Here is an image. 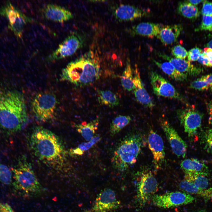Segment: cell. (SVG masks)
Here are the masks:
<instances>
[{
  "label": "cell",
  "mask_w": 212,
  "mask_h": 212,
  "mask_svg": "<svg viewBox=\"0 0 212 212\" xmlns=\"http://www.w3.org/2000/svg\"><path fill=\"white\" fill-rule=\"evenodd\" d=\"M29 144L33 155L47 166L58 170L66 167L67 152L61 140L51 131L36 127L31 134Z\"/></svg>",
  "instance_id": "cell-1"
},
{
  "label": "cell",
  "mask_w": 212,
  "mask_h": 212,
  "mask_svg": "<svg viewBox=\"0 0 212 212\" xmlns=\"http://www.w3.org/2000/svg\"><path fill=\"white\" fill-rule=\"evenodd\" d=\"M28 120L23 95L15 90L0 91V126L8 131L17 132Z\"/></svg>",
  "instance_id": "cell-2"
},
{
  "label": "cell",
  "mask_w": 212,
  "mask_h": 212,
  "mask_svg": "<svg viewBox=\"0 0 212 212\" xmlns=\"http://www.w3.org/2000/svg\"><path fill=\"white\" fill-rule=\"evenodd\" d=\"M99 58L96 52L90 50L70 62L62 70L61 79L80 87L92 84L100 76Z\"/></svg>",
  "instance_id": "cell-3"
},
{
  "label": "cell",
  "mask_w": 212,
  "mask_h": 212,
  "mask_svg": "<svg viewBox=\"0 0 212 212\" xmlns=\"http://www.w3.org/2000/svg\"><path fill=\"white\" fill-rule=\"evenodd\" d=\"M15 189L28 196L42 193L44 188L38 180L31 165L25 158L19 160L16 167L12 168Z\"/></svg>",
  "instance_id": "cell-4"
},
{
  "label": "cell",
  "mask_w": 212,
  "mask_h": 212,
  "mask_svg": "<svg viewBox=\"0 0 212 212\" xmlns=\"http://www.w3.org/2000/svg\"><path fill=\"white\" fill-rule=\"evenodd\" d=\"M140 138L136 136L125 138L115 150L111 162L113 167L123 171L136 161L141 150Z\"/></svg>",
  "instance_id": "cell-5"
},
{
  "label": "cell",
  "mask_w": 212,
  "mask_h": 212,
  "mask_svg": "<svg viewBox=\"0 0 212 212\" xmlns=\"http://www.w3.org/2000/svg\"><path fill=\"white\" fill-rule=\"evenodd\" d=\"M57 101L56 96L49 92L38 93L31 102V109L39 121L45 122L52 119L56 111Z\"/></svg>",
  "instance_id": "cell-6"
},
{
  "label": "cell",
  "mask_w": 212,
  "mask_h": 212,
  "mask_svg": "<svg viewBox=\"0 0 212 212\" xmlns=\"http://www.w3.org/2000/svg\"><path fill=\"white\" fill-rule=\"evenodd\" d=\"M84 40L77 33L73 32L70 33L57 49L48 57L47 60L54 61L72 56L82 47Z\"/></svg>",
  "instance_id": "cell-7"
},
{
  "label": "cell",
  "mask_w": 212,
  "mask_h": 212,
  "mask_svg": "<svg viewBox=\"0 0 212 212\" xmlns=\"http://www.w3.org/2000/svg\"><path fill=\"white\" fill-rule=\"evenodd\" d=\"M195 199L187 193L175 191L153 196L150 201L153 205L168 208L192 203Z\"/></svg>",
  "instance_id": "cell-8"
},
{
  "label": "cell",
  "mask_w": 212,
  "mask_h": 212,
  "mask_svg": "<svg viewBox=\"0 0 212 212\" xmlns=\"http://www.w3.org/2000/svg\"><path fill=\"white\" fill-rule=\"evenodd\" d=\"M150 79L153 90L155 95L185 102L183 96L172 84L161 75L156 72L152 71L150 73Z\"/></svg>",
  "instance_id": "cell-9"
},
{
  "label": "cell",
  "mask_w": 212,
  "mask_h": 212,
  "mask_svg": "<svg viewBox=\"0 0 212 212\" xmlns=\"http://www.w3.org/2000/svg\"><path fill=\"white\" fill-rule=\"evenodd\" d=\"M158 185L156 179L150 172L144 173L138 186L137 196L142 205L150 201L158 191Z\"/></svg>",
  "instance_id": "cell-10"
},
{
  "label": "cell",
  "mask_w": 212,
  "mask_h": 212,
  "mask_svg": "<svg viewBox=\"0 0 212 212\" xmlns=\"http://www.w3.org/2000/svg\"><path fill=\"white\" fill-rule=\"evenodd\" d=\"M177 113L185 132L189 137L193 136L201 126L203 114L190 108L179 109Z\"/></svg>",
  "instance_id": "cell-11"
},
{
  "label": "cell",
  "mask_w": 212,
  "mask_h": 212,
  "mask_svg": "<svg viewBox=\"0 0 212 212\" xmlns=\"http://www.w3.org/2000/svg\"><path fill=\"white\" fill-rule=\"evenodd\" d=\"M161 125L173 153L178 157H185L186 144L167 121H162Z\"/></svg>",
  "instance_id": "cell-12"
},
{
  "label": "cell",
  "mask_w": 212,
  "mask_h": 212,
  "mask_svg": "<svg viewBox=\"0 0 212 212\" xmlns=\"http://www.w3.org/2000/svg\"><path fill=\"white\" fill-rule=\"evenodd\" d=\"M118 205L114 191L107 189L102 191L97 197L92 208L94 212H109Z\"/></svg>",
  "instance_id": "cell-13"
},
{
  "label": "cell",
  "mask_w": 212,
  "mask_h": 212,
  "mask_svg": "<svg viewBox=\"0 0 212 212\" xmlns=\"http://www.w3.org/2000/svg\"><path fill=\"white\" fill-rule=\"evenodd\" d=\"M148 11L138 7L128 4H120L114 9L113 14L120 21H130L146 16Z\"/></svg>",
  "instance_id": "cell-14"
},
{
  "label": "cell",
  "mask_w": 212,
  "mask_h": 212,
  "mask_svg": "<svg viewBox=\"0 0 212 212\" xmlns=\"http://www.w3.org/2000/svg\"><path fill=\"white\" fill-rule=\"evenodd\" d=\"M134 73L133 82L135 88L134 92L136 99L144 106L150 108H153L155 106V104L144 87L139 71L136 66L134 70Z\"/></svg>",
  "instance_id": "cell-15"
},
{
  "label": "cell",
  "mask_w": 212,
  "mask_h": 212,
  "mask_svg": "<svg viewBox=\"0 0 212 212\" xmlns=\"http://www.w3.org/2000/svg\"><path fill=\"white\" fill-rule=\"evenodd\" d=\"M43 14L49 20L59 23H63L73 17L72 13L68 9L59 6L48 4L44 8Z\"/></svg>",
  "instance_id": "cell-16"
},
{
  "label": "cell",
  "mask_w": 212,
  "mask_h": 212,
  "mask_svg": "<svg viewBox=\"0 0 212 212\" xmlns=\"http://www.w3.org/2000/svg\"><path fill=\"white\" fill-rule=\"evenodd\" d=\"M148 141L149 148L153 154L155 163L160 164L165 157L164 143L162 138L157 133L151 130L149 133Z\"/></svg>",
  "instance_id": "cell-17"
},
{
  "label": "cell",
  "mask_w": 212,
  "mask_h": 212,
  "mask_svg": "<svg viewBox=\"0 0 212 212\" xmlns=\"http://www.w3.org/2000/svg\"><path fill=\"white\" fill-rule=\"evenodd\" d=\"M158 54L159 57L170 62L180 72L188 75L195 76L199 74L201 72L200 68L195 67L188 60L174 58L161 53Z\"/></svg>",
  "instance_id": "cell-18"
},
{
  "label": "cell",
  "mask_w": 212,
  "mask_h": 212,
  "mask_svg": "<svg viewBox=\"0 0 212 212\" xmlns=\"http://www.w3.org/2000/svg\"><path fill=\"white\" fill-rule=\"evenodd\" d=\"M183 29L180 24L162 25L156 37L165 45H169L175 42Z\"/></svg>",
  "instance_id": "cell-19"
},
{
  "label": "cell",
  "mask_w": 212,
  "mask_h": 212,
  "mask_svg": "<svg viewBox=\"0 0 212 212\" xmlns=\"http://www.w3.org/2000/svg\"><path fill=\"white\" fill-rule=\"evenodd\" d=\"M162 25L149 22H143L132 26L128 30L132 35H139L150 38L157 37Z\"/></svg>",
  "instance_id": "cell-20"
},
{
  "label": "cell",
  "mask_w": 212,
  "mask_h": 212,
  "mask_svg": "<svg viewBox=\"0 0 212 212\" xmlns=\"http://www.w3.org/2000/svg\"><path fill=\"white\" fill-rule=\"evenodd\" d=\"M180 165L185 173H195L206 176L209 174L207 166L203 162L196 159H186L181 162Z\"/></svg>",
  "instance_id": "cell-21"
},
{
  "label": "cell",
  "mask_w": 212,
  "mask_h": 212,
  "mask_svg": "<svg viewBox=\"0 0 212 212\" xmlns=\"http://www.w3.org/2000/svg\"><path fill=\"white\" fill-rule=\"evenodd\" d=\"M99 124V120L96 119L87 123L83 122L77 125L75 127L77 131L88 142L91 140L94 137Z\"/></svg>",
  "instance_id": "cell-22"
},
{
  "label": "cell",
  "mask_w": 212,
  "mask_h": 212,
  "mask_svg": "<svg viewBox=\"0 0 212 212\" xmlns=\"http://www.w3.org/2000/svg\"><path fill=\"white\" fill-rule=\"evenodd\" d=\"M152 60L164 73L173 79L177 81H183L187 79L188 75L178 71L170 62H161L153 59Z\"/></svg>",
  "instance_id": "cell-23"
},
{
  "label": "cell",
  "mask_w": 212,
  "mask_h": 212,
  "mask_svg": "<svg viewBox=\"0 0 212 212\" xmlns=\"http://www.w3.org/2000/svg\"><path fill=\"white\" fill-rule=\"evenodd\" d=\"M177 11L181 15L191 19H196L200 14L197 6L188 3L185 1L179 3L177 7Z\"/></svg>",
  "instance_id": "cell-24"
},
{
  "label": "cell",
  "mask_w": 212,
  "mask_h": 212,
  "mask_svg": "<svg viewBox=\"0 0 212 212\" xmlns=\"http://www.w3.org/2000/svg\"><path fill=\"white\" fill-rule=\"evenodd\" d=\"M98 99L102 105L114 107L119 104V99L117 95L109 90H99L98 92Z\"/></svg>",
  "instance_id": "cell-25"
},
{
  "label": "cell",
  "mask_w": 212,
  "mask_h": 212,
  "mask_svg": "<svg viewBox=\"0 0 212 212\" xmlns=\"http://www.w3.org/2000/svg\"><path fill=\"white\" fill-rule=\"evenodd\" d=\"M180 188L187 193L199 195L205 199H211L210 193L208 189L203 190L197 187L193 183L185 179L179 184Z\"/></svg>",
  "instance_id": "cell-26"
},
{
  "label": "cell",
  "mask_w": 212,
  "mask_h": 212,
  "mask_svg": "<svg viewBox=\"0 0 212 212\" xmlns=\"http://www.w3.org/2000/svg\"><path fill=\"white\" fill-rule=\"evenodd\" d=\"M132 73L130 62L127 61L125 69L120 77V81L123 87L128 91L134 90L135 88Z\"/></svg>",
  "instance_id": "cell-27"
},
{
  "label": "cell",
  "mask_w": 212,
  "mask_h": 212,
  "mask_svg": "<svg viewBox=\"0 0 212 212\" xmlns=\"http://www.w3.org/2000/svg\"><path fill=\"white\" fill-rule=\"evenodd\" d=\"M131 117L128 115H118L112 121L110 131L112 136L119 132L127 126L131 120Z\"/></svg>",
  "instance_id": "cell-28"
},
{
  "label": "cell",
  "mask_w": 212,
  "mask_h": 212,
  "mask_svg": "<svg viewBox=\"0 0 212 212\" xmlns=\"http://www.w3.org/2000/svg\"><path fill=\"white\" fill-rule=\"evenodd\" d=\"M206 176L193 173H185L184 179L193 183L200 189L204 190L208 188L209 182Z\"/></svg>",
  "instance_id": "cell-29"
},
{
  "label": "cell",
  "mask_w": 212,
  "mask_h": 212,
  "mask_svg": "<svg viewBox=\"0 0 212 212\" xmlns=\"http://www.w3.org/2000/svg\"><path fill=\"white\" fill-rule=\"evenodd\" d=\"M101 139V138L99 135H96L91 140L82 143L76 148L70 149L69 154L72 156L82 155L85 151L89 149Z\"/></svg>",
  "instance_id": "cell-30"
},
{
  "label": "cell",
  "mask_w": 212,
  "mask_h": 212,
  "mask_svg": "<svg viewBox=\"0 0 212 212\" xmlns=\"http://www.w3.org/2000/svg\"><path fill=\"white\" fill-rule=\"evenodd\" d=\"M12 181V173L6 165L0 164V182L5 184L9 185Z\"/></svg>",
  "instance_id": "cell-31"
},
{
  "label": "cell",
  "mask_w": 212,
  "mask_h": 212,
  "mask_svg": "<svg viewBox=\"0 0 212 212\" xmlns=\"http://www.w3.org/2000/svg\"><path fill=\"white\" fill-rule=\"evenodd\" d=\"M189 87L195 90L203 91L208 90L210 86L206 81L199 78L192 81Z\"/></svg>",
  "instance_id": "cell-32"
},
{
  "label": "cell",
  "mask_w": 212,
  "mask_h": 212,
  "mask_svg": "<svg viewBox=\"0 0 212 212\" xmlns=\"http://www.w3.org/2000/svg\"><path fill=\"white\" fill-rule=\"evenodd\" d=\"M171 52L175 58L185 59L187 57L188 52L185 48L180 45H175L171 49Z\"/></svg>",
  "instance_id": "cell-33"
},
{
  "label": "cell",
  "mask_w": 212,
  "mask_h": 212,
  "mask_svg": "<svg viewBox=\"0 0 212 212\" xmlns=\"http://www.w3.org/2000/svg\"><path fill=\"white\" fill-rule=\"evenodd\" d=\"M208 30L212 31V16L203 15L201 24L196 31Z\"/></svg>",
  "instance_id": "cell-34"
},
{
  "label": "cell",
  "mask_w": 212,
  "mask_h": 212,
  "mask_svg": "<svg viewBox=\"0 0 212 212\" xmlns=\"http://www.w3.org/2000/svg\"><path fill=\"white\" fill-rule=\"evenodd\" d=\"M202 52V50L197 47L191 49L188 52L187 57L188 61L190 62L197 61Z\"/></svg>",
  "instance_id": "cell-35"
},
{
  "label": "cell",
  "mask_w": 212,
  "mask_h": 212,
  "mask_svg": "<svg viewBox=\"0 0 212 212\" xmlns=\"http://www.w3.org/2000/svg\"><path fill=\"white\" fill-rule=\"evenodd\" d=\"M203 15L212 16V2L204 1L201 10Z\"/></svg>",
  "instance_id": "cell-36"
},
{
  "label": "cell",
  "mask_w": 212,
  "mask_h": 212,
  "mask_svg": "<svg viewBox=\"0 0 212 212\" xmlns=\"http://www.w3.org/2000/svg\"><path fill=\"white\" fill-rule=\"evenodd\" d=\"M205 148L208 153H212V129L209 130L205 136Z\"/></svg>",
  "instance_id": "cell-37"
},
{
  "label": "cell",
  "mask_w": 212,
  "mask_h": 212,
  "mask_svg": "<svg viewBox=\"0 0 212 212\" xmlns=\"http://www.w3.org/2000/svg\"><path fill=\"white\" fill-rule=\"evenodd\" d=\"M197 61L201 64L207 67H211L210 60L206 54L204 52H202L201 53Z\"/></svg>",
  "instance_id": "cell-38"
},
{
  "label": "cell",
  "mask_w": 212,
  "mask_h": 212,
  "mask_svg": "<svg viewBox=\"0 0 212 212\" xmlns=\"http://www.w3.org/2000/svg\"><path fill=\"white\" fill-rule=\"evenodd\" d=\"M0 212H16L7 203H2L0 201Z\"/></svg>",
  "instance_id": "cell-39"
},
{
  "label": "cell",
  "mask_w": 212,
  "mask_h": 212,
  "mask_svg": "<svg viewBox=\"0 0 212 212\" xmlns=\"http://www.w3.org/2000/svg\"><path fill=\"white\" fill-rule=\"evenodd\" d=\"M200 78L206 81L210 87L212 85V73L203 76Z\"/></svg>",
  "instance_id": "cell-40"
},
{
  "label": "cell",
  "mask_w": 212,
  "mask_h": 212,
  "mask_svg": "<svg viewBox=\"0 0 212 212\" xmlns=\"http://www.w3.org/2000/svg\"><path fill=\"white\" fill-rule=\"evenodd\" d=\"M204 52L206 54L210 61L212 60V49L210 48L206 47L204 48Z\"/></svg>",
  "instance_id": "cell-41"
},
{
  "label": "cell",
  "mask_w": 212,
  "mask_h": 212,
  "mask_svg": "<svg viewBox=\"0 0 212 212\" xmlns=\"http://www.w3.org/2000/svg\"><path fill=\"white\" fill-rule=\"evenodd\" d=\"M209 116L208 118V123L212 125V104H210L208 108Z\"/></svg>",
  "instance_id": "cell-42"
},
{
  "label": "cell",
  "mask_w": 212,
  "mask_h": 212,
  "mask_svg": "<svg viewBox=\"0 0 212 212\" xmlns=\"http://www.w3.org/2000/svg\"><path fill=\"white\" fill-rule=\"evenodd\" d=\"M203 0H187L185 1L189 3L192 5L196 6V5L198 4L200 2L203 1Z\"/></svg>",
  "instance_id": "cell-43"
},
{
  "label": "cell",
  "mask_w": 212,
  "mask_h": 212,
  "mask_svg": "<svg viewBox=\"0 0 212 212\" xmlns=\"http://www.w3.org/2000/svg\"><path fill=\"white\" fill-rule=\"evenodd\" d=\"M206 47L210 48L212 49V39L206 45Z\"/></svg>",
  "instance_id": "cell-44"
},
{
  "label": "cell",
  "mask_w": 212,
  "mask_h": 212,
  "mask_svg": "<svg viewBox=\"0 0 212 212\" xmlns=\"http://www.w3.org/2000/svg\"><path fill=\"white\" fill-rule=\"evenodd\" d=\"M196 212H207L205 210H201L196 211Z\"/></svg>",
  "instance_id": "cell-45"
},
{
  "label": "cell",
  "mask_w": 212,
  "mask_h": 212,
  "mask_svg": "<svg viewBox=\"0 0 212 212\" xmlns=\"http://www.w3.org/2000/svg\"><path fill=\"white\" fill-rule=\"evenodd\" d=\"M209 88L212 91V85L210 86Z\"/></svg>",
  "instance_id": "cell-46"
},
{
  "label": "cell",
  "mask_w": 212,
  "mask_h": 212,
  "mask_svg": "<svg viewBox=\"0 0 212 212\" xmlns=\"http://www.w3.org/2000/svg\"><path fill=\"white\" fill-rule=\"evenodd\" d=\"M210 62L211 63V67H212V60L210 61Z\"/></svg>",
  "instance_id": "cell-47"
}]
</instances>
